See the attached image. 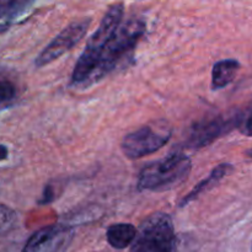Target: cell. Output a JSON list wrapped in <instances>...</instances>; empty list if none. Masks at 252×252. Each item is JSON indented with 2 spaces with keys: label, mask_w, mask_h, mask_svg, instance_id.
<instances>
[{
  "label": "cell",
  "mask_w": 252,
  "mask_h": 252,
  "mask_svg": "<svg viewBox=\"0 0 252 252\" xmlns=\"http://www.w3.org/2000/svg\"><path fill=\"white\" fill-rule=\"evenodd\" d=\"M17 221L16 212L5 204H0V236L10 233L16 226Z\"/></svg>",
  "instance_id": "cell-14"
},
{
  "label": "cell",
  "mask_w": 252,
  "mask_h": 252,
  "mask_svg": "<svg viewBox=\"0 0 252 252\" xmlns=\"http://www.w3.org/2000/svg\"><path fill=\"white\" fill-rule=\"evenodd\" d=\"M192 169L189 157L180 152L171 153L164 159L145 165L138 179L139 191L161 192L184 184Z\"/></svg>",
  "instance_id": "cell-2"
},
{
  "label": "cell",
  "mask_w": 252,
  "mask_h": 252,
  "mask_svg": "<svg viewBox=\"0 0 252 252\" xmlns=\"http://www.w3.org/2000/svg\"><path fill=\"white\" fill-rule=\"evenodd\" d=\"M123 14H125V6L122 2L112 5L107 10L105 16L101 20L97 30L89 39L85 51L81 53L74 66L73 74H71V85L86 86L89 79L91 78L96 65H97V62L103 49L106 48L108 42L113 38L116 32L122 25Z\"/></svg>",
  "instance_id": "cell-1"
},
{
  "label": "cell",
  "mask_w": 252,
  "mask_h": 252,
  "mask_svg": "<svg viewBox=\"0 0 252 252\" xmlns=\"http://www.w3.org/2000/svg\"><path fill=\"white\" fill-rule=\"evenodd\" d=\"M56 198V193H54V189L51 186V185H48V186H46V189H44L43 191V194H42V199L38 202L39 204H47V203H51L53 199Z\"/></svg>",
  "instance_id": "cell-15"
},
{
  "label": "cell",
  "mask_w": 252,
  "mask_h": 252,
  "mask_svg": "<svg viewBox=\"0 0 252 252\" xmlns=\"http://www.w3.org/2000/svg\"><path fill=\"white\" fill-rule=\"evenodd\" d=\"M33 5V1L27 0L0 1V33L6 32L17 21V19L26 14Z\"/></svg>",
  "instance_id": "cell-9"
},
{
  "label": "cell",
  "mask_w": 252,
  "mask_h": 252,
  "mask_svg": "<svg viewBox=\"0 0 252 252\" xmlns=\"http://www.w3.org/2000/svg\"><path fill=\"white\" fill-rule=\"evenodd\" d=\"M246 155H248L249 158H251V159H252V149L248 150V152H246Z\"/></svg>",
  "instance_id": "cell-18"
},
{
  "label": "cell",
  "mask_w": 252,
  "mask_h": 252,
  "mask_svg": "<svg viewBox=\"0 0 252 252\" xmlns=\"http://www.w3.org/2000/svg\"><path fill=\"white\" fill-rule=\"evenodd\" d=\"M231 170H233V166L230 164H220L213 170V171L209 174V176L207 179L202 180L193 189H192L189 193H187L184 198L181 199L179 206L180 207H185L187 206L189 203L193 202L194 199H197L198 197H201L202 194L208 192L209 189H213L217 184H218L220 180H223L224 177L226 176L228 174H230Z\"/></svg>",
  "instance_id": "cell-10"
},
{
  "label": "cell",
  "mask_w": 252,
  "mask_h": 252,
  "mask_svg": "<svg viewBox=\"0 0 252 252\" xmlns=\"http://www.w3.org/2000/svg\"><path fill=\"white\" fill-rule=\"evenodd\" d=\"M7 155H9V150H7V148L5 147V145L0 144V161H2V160H6Z\"/></svg>",
  "instance_id": "cell-17"
},
{
  "label": "cell",
  "mask_w": 252,
  "mask_h": 252,
  "mask_svg": "<svg viewBox=\"0 0 252 252\" xmlns=\"http://www.w3.org/2000/svg\"><path fill=\"white\" fill-rule=\"evenodd\" d=\"M171 129L166 123L144 126L126 135L122 140L123 154L129 159H140L161 149L170 140Z\"/></svg>",
  "instance_id": "cell-5"
},
{
  "label": "cell",
  "mask_w": 252,
  "mask_h": 252,
  "mask_svg": "<svg viewBox=\"0 0 252 252\" xmlns=\"http://www.w3.org/2000/svg\"><path fill=\"white\" fill-rule=\"evenodd\" d=\"M240 63L236 59H223L217 62L212 69V88L223 89L233 83L240 70Z\"/></svg>",
  "instance_id": "cell-11"
},
{
  "label": "cell",
  "mask_w": 252,
  "mask_h": 252,
  "mask_svg": "<svg viewBox=\"0 0 252 252\" xmlns=\"http://www.w3.org/2000/svg\"><path fill=\"white\" fill-rule=\"evenodd\" d=\"M145 32V25L142 20L132 19L126 24H122L103 49L100 59L97 62L93 75L89 79L86 86L93 85L96 81L101 80L103 76L115 70L116 66L134 51L135 46L142 38Z\"/></svg>",
  "instance_id": "cell-3"
},
{
  "label": "cell",
  "mask_w": 252,
  "mask_h": 252,
  "mask_svg": "<svg viewBox=\"0 0 252 252\" xmlns=\"http://www.w3.org/2000/svg\"><path fill=\"white\" fill-rule=\"evenodd\" d=\"M137 235V229L133 224L129 223H117L108 226L106 238L107 243L117 250H123L132 245Z\"/></svg>",
  "instance_id": "cell-12"
},
{
  "label": "cell",
  "mask_w": 252,
  "mask_h": 252,
  "mask_svg": "<svg viewBox=\"0 0 252 252\" xmlns=\"http://www.w3.org/2000/svg\"><path fill=\"white\" fill-rule=\"evenodd\" d=\"M91 19H83L79 21L71 22L70 25L65 27L41 53L34 61V65L37 68L47 65L52 62L57 61L59 57L63 56L64 53L73 49L79 42L83 39L90 27Z\"/></svg>",
  "instance_id": "cell-6"
},
{
  "label": "cell",
  "mask_w": 252,
  "mask_h": 252,
  "mask_svg": "<svg viewBox=\"0 0 252 252\" xmlns=\"http://www.w3.org/2000/svg\"><path fill=\"white\" fill-rule=\"evenodd\" d=\"M240 130L243 134L248 135V137H252V110H251V112L249 113L248 117H246V120L244 121Z\"/></svg>",
  "instance_id": "cell-16"
},
{
  "label": "cell",
  "mask_w": 252,
  "mask_h": 252,
  "mask_svg": "<svg viewBox=\"0 0 252 252\" xmlns=\"http://www.w3.org/2000/svg\"><path fill=\"white\" fill-rule=\"evenodd\" d=\"M234 123L235 118H224L221 116H213L197 121L189 128L186 147L189 149H201L207 147L229 132L231 127H234Z\"/></svg>",
  "instance_id": "cell-8"
},
{
  "label": "cell",
  "mask_w": 252,
  "mask_h": 252,
  "mask_svg": "<svg viewBox=\"0 0 252 252\" xmlns=\"http://www.w3.org/2000/svg\"><path fill=\"white\" fill-rule=\"evenodd\" d=\"M17 98V86L11 79L0 74V111L10 107Z\"/></svg>",
  "instance_id": "cell-13"
},
{
  "label": "cell",
  "mask_w": 252,
  "mask_h": 252,
  "mask_svg": "<svg viewBox=\"0 0 252 252\" xmlns=\"http://www.w3.org/2000/svg\"><path fill=\"white\" fill-rule=\"evenodd\" d=\"M130 252H177V239L169 214L157 212L137 230Z\"/></svg>",
  "instance_id": "cell-4"
},
{
  "label": "cell",
  "mask_w": 252,
  "mask_h": 252,
  "mask_svg": "<svg viewBox=\"0 0 252 252\" xmlns=\"http://www.w3.org/2000/svg\"><path fill=\"white\" fill-rule=\"evenodd\" d=\"M75 230L65 224H52L39 229L27 240L22 252H66Z\"/></svg>",
  "instance_id": "cell-7"
},
{
  "label": "cell",
  "mask_w": 252,
  "mask_h": 252,
  "mask_svg": "<svg viewBox=\"0 0 252 252\" xmlns=\"http://www.w3.org/2000/svg\"><path fill=\"white\" fill-rule=\"evenodd\" d=\"M251 252H252V246H251Z\"/></svg>",
  "instance_id": "cell-19"
}]
</instances>
